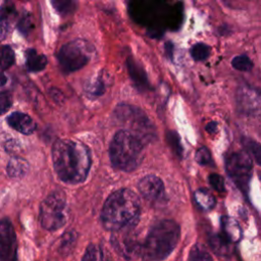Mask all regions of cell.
Instances as JSON below:
<instances>
[{"label": "cell", "instance_id": "1", "mask_svg": "<svg viewBox=\"0 0 261 261\" xmlns=\"http://www.w3.org/2000/svg\"><path fill=\"white\" fill-rule=\"evenodd\" d=\"M52 161L58 177L72 185L83 182L87 178L92 163L88 147L70 139H61L54 143Z\"/></svg>", "mask_w": 261, "mask_h": 261}, {"label": "cell", "instance_id": "2", "mask_svg": "<svg viewBox=\"0 0 261 261\" xmlns=\"http://www.w3.org/2000/svg\"><path fill=\"white\" fill-rule=\"evenodd\" d=\"M140 212L138 196L128 189H120L113 192L105 201L101 212V221L106 229L120 231L135 226Z\"/></svg>", "mask_w": 261, "mask_h": 261}, {"label": "cell", "instance_id": "3", "mask_svg": "<svg viewBox=\"0 0 261 261\" xmlns=\"http://www.w3.org/2000/svg\"><path fill=\"white\" fill-rule=\"evenodd\" d=\"M180 236L178 224L169 219L157 222L149 231L142 244L143 261H162L175 248Z\"/></svg>", "mask_w": 261, "mask_h": 261}, {"label": "cell", "instance_id": "4", "mask_svg": "<svg viewBox=\"0 0 261 261\" xmlns=\"http://www.w3.org/2000/svg\"><path fill=\"white\" fill-rule=\"evenodd\" d=\"M109 155L114 167L123 171H133L144 158V143L129 132L119 130L110 143Z\"/></svg>", "mask_w": 261, "mask_h": 261}, {"label": "cell", "instance_id": "5", "mask_svg": "<svg viewBox=\"0 0 261 261\" xmlns=\"http://www.w3.org/2000/svg\"><path fill=\"white\" fill-rule=\"evenodd\" d=\"M114 116L116 121L125 126L126 132H129L143 143L150 142L155 138V127L148 116L138 107L121 104L118 105Z\"/></svg>", "mask_w": 261, "mask_h": 261}, {"label": "cell", "instance_id": "6", "mask_svg": "<svg viewBox=\"0 0 261 261\" xmlns=\"http://www.w3.org/2000/svg\"><path fill=\"white\" fill-rule=\"evenodd\" d=\"M66 197L63 191L50 193L40 207V221L44 228L56 230L66 221Z\"/></svg>", "mask_w": 261, "mask_h": 261}, {"label": "cell", "instance_id": "7", "mask_svg": "<svg viewBox=\"0 0 261 261\" xmlns=\"http://www.w3.org/2000/svg\"><path fill=\"white\" fill-rule=\"evenodd\" d=\"M93 47L86 41L75 40L63 45L58 52V62L63 72H72L90 60Z\"/></svg>", "mask_w": 261, "mask_h": 261}, {"label": "cell", "instance_id": "8", "mask_svg": "<svg viewBox=\"0 0 261 261\" xmlns=\"http://www.w3.org/2000/svg\"><path fill=\"white\" fill-rule=\"evenodd\" d=\"M225 169L232 182L243 192H247L253 169L250 156L244 152L231 153L226 158Z\"/></svg>", "mask_w": 261, "mask_h": 261}, {"label": "cell", "instance_id": "9", "mask_svg": "<svg viewBox=\"0 0 261 261\" xmlns=\"http://www.w3.org/2000/svg\"><path fill=\"white\" fill-rule=\"evenodd\" d=\"M17 241L11 222L4 218L0 220V261H16Z\"/></svg>", "mask_w": 261, "mask_h": 261}, {"label": "cell", "instance_id": "10", "mask_svg": "<svg viewBox=\"0 0 261 261\" xmlns=\"http://www.w3.org/2000/svg\"><path fill=\"white\" fill-rule=\"evenodd\" d=\"M138 187L142 196L150 202L160 201L164 197L163 181L154 174L144 176L139 181Z\"/></svg>", "mask_w": 261, "mask_h": 261}, {"label": "cell", "instance_id": "11", "mask_svg": "<svg viewBox=\"0 0 261 261\" xmlns=\"http://www.w3.org/2000/svg\"><path fill=\"white\" fill-rule=\"evenodd\" d=\"M237 100L239 108L245 113L253 114L261 110V94L250 87L240 88Z\"/></svg>", "mask_w": 261, "mask_h": 261}, {"label": "cell", "instance_id": "12", "mask_svg": "<svg viewBox=\"0 0 261 261\" xmlns=\"http://www.w3.org/2000/svg\"><path fill=\"white\" fill-rule=\"evenodd\" d=\"M113 244L116 250L126 259H130L136 257L137 255H141L142 245L130 236L129 232L123 234H116L113 237Z\"/></svg>", "mask_w": 261, "mask_h": 261}, {"label": "cell", "instance_id": "13", "mask_svg": "<svg viewBox=\"0 0 261 261\" xmlns=\"http://www.w3.org/2000/svg\"><path fill=\"white\" fill-rule=\"evenodd\" d=\"M8 124L23 135H31L36 130V123L32 117L22 112H13L7 117Z\"/></svg>", "mask_w": 261, "mask_h": 261}, {"label": "cell", "instance_id": "14", "mask_svg": "<svg viewBox=\"0 0 261 261\" xmlns=\"http://www.w3.org/2000/svg\"><path fill=\"white\" fill-rule=\"evenodd\" d=\"M209 245L212 251L218 256L227 257V256H230L233 252L231 243L222 233L212 234L209 238Z\"/></svg>", "mask_w": 261, "mask_h": 261}, {"label": "cell", "instance_id": "15", "mask_svg": "<svg viewBox=\"0 0 261 261\" xmlns=\"http://www.w3.org/2000/svg\"><path fill=\"white\" fill-rule=\"evenodd\" d=\"M221 227L222 234L230 242L236 243L239 242L242 238V229L239 223L231 217L222 216L221 217Z\"/></svg>", "mask_w": 261, "mask_h": 261}, {"label": "cell", "instance_id": "16", "mask_svg": "<svg viewBox=\"0 0 261 261\" xmlns=\"http://www.w3.org/2000/svg\"><path fill=\"white\" fill-rule=\"evenodd\" d=\"M126 65H127V70L129 72L130 77L133 79L135 85L137 86V88L144 90L146 88H148L149 84H148V80L146 76V73L144 71V69L142 68V66H140L134 59L128 58L126 61Z\"/></svg>", "mask_w": 261, "mask_h": 261}, {"label": "cell", "instance_id": "17", "mask_svg": "<svg viewBox=\"0 0 261 261\" xmlns=\"http://www.w3.org/2000/svg\"><path fill=\"white\" fill-rule=\"evenodd\" d=\"M27 67L31 71H40L46 67L47 57L43 54L38 53L34 49H29L25 52Z\"/></svg>", "mask_w": 261, "mask_h": 261}, {"label": "cell", "instance_id": "18", "mask_svg": "<svg viewBox=\"0 0 261 261\" xmlns=\"http://www.w3.org/2000/svg\"><path fill=\"white\" fill-rule=\"evenodd\" d=\"M28 169V162L20 157L11 158L7 165V173L10 177H21L27 173Z\"/></svg>", "mask_w": 261, "mask_h": 261}, {"label": "cell", "instance_id": "19", "mask_svg": "<svg viewBox=\"0 0 261 261\" xmlns=\"http://www.w3.org/2000/svg\"><path fill=\"white\" fill-rule=\"evenodd\" d=\"M195 201L196 204L202 209V210H211L215 206V198L213 195L205 190V189H199L195 192Z\"/></svg>", "mask_w": 261, "mask_h": 261}, {"label": "cell", "instance_id": "20", "mask_svg": "<svg viewBox=\"0 0 261 261\" xmlns=\"http://www.w3.org/2000/svg\"><path fill=\"white\" fill-rule=\"evenodd\" d=\"M14 14V8L12 6H8L7 4L2 6L0 9V33L4 35V37L10 29Z\"/></svg>", "mask_w": 261, "mask_h": 261}, {"label": "cell", "instance_id": "21", "mask_svg": "<svg viewBox=\"0 0 261 261\" xmlns=\"http://www.w3.org/2000/svg\"><path fill=\"white\" fill-rule=\"evenodd\" d=\"M83 261H107L103 249L95 244H91L83 257Z\"/></svg>", "mask_w": 261, "mask_h": 261}, {"label": "cell", "instance_id": "22", "mask_svg": "<svg viewBox=\"0 0 261 261\" xmlns=\"http://www.w3.org/2000/svg\"><path fill=\"white\" fill-rule=\"evenodd\" d=\"M14 51L9 45L0 46V67L2 69L9 68L14 63Z\"/></svg>", "mask_w": 261, "mask_h": 261}, {"label": "cell", "instance_id": "23", "mask_svg": "<svg viewBox=\"0 0 261 261\" xmlns=\"http://www.w3.org/2000/svg\"><path fill=\"white\" fill-rule=\"evenodd\" d=\"M188 261H213V259L203 246L195 245L190 252Z\"/></svg>", "mask_w": 261, "mask_h": 261}, {"label": "cell", "instance_id": "24", "mask_svg": "<svg viewBox=\"0 0 261 261\" xmlns=\"http://www.w3.org/2000/svg\"><path fill=\"white\" fill-rule=\"evenodd\" d=\"M211 49L208 45L204 43H197L191 48V55L196 61H202L208 58Z\"/></svg>", "mask_w": 261, "mask_h": 261}, {"label": "cell", "instance_id": "25", "mask_svg": "<svg viewBox=\"0 0 261 261\" xmlns=\"http://www.w3.org/2000/svg\"><path fill=\"white\" fill-rule=\"evenodd\" d=\"M231 65L234 69L240 71H249L253 67V62L246 55H239L233 57L231 60Z\"/></svg>", "mask_w": 261, "mask_h": 261}, {"label": "cell", "instance_id": "26", "mask_svg": "<svg viewBox=\"0 0 261 261\" xmlns=\"http://www.w3.org/2000/svg\"><path fill=\"white\" fill-rule=\"evenodd\" d=\"M244 145H245L246 149L251 153V155L253 156L255 161L259 165H261V144H259L255 141L246 139V140H244Z\"/></svg>", "mask_w": 261, "mask_h": 261}, {"label": "cell", "instance_id": "27", "mask_svg": "<svg viewBox=\"0 0 261 261\" xmlns=\"http://www.w3.org/2000/svg\"><path fill=\"white\" fill-rule=\"evenodd\" d=\"M166 138H167V142L169 144V146L171 147L172 151L178 156V157H181L182 155V148H181V145H180V140H179V137L178 135L173 132V130H169L166 135Z\"/></svg>", "mask_w": 261, "mask_h": 261}, {"label": "cell", "instance_id": "28", "mask_svg": "<svg viewBox=\"0 0 261 261\" xmlns=\"http://www.w3.org/2000/svg\"><path fill=\"white\" fill-rule=\"evenodd\" d=\"M55 9L61 14H68L75 9L76 3L73 1H52Z\"/></svg>", "mask_w": 261, "mask_h": 261}, {"label": "cell", "instance_id": "29", "mask_svg": "<svg viewBox=\"0 0 261 261\" xmlns=\"http://www.w3.org/2000/svg\"><path fill=\"white\" fill-rule=\"evenodd\" d=\"M195 159L200 165H210L212 163L211 154L206 147H201L196 151Z\"/></svg>", "mask_w": 261, "mask_h": 261}, {"label": "cell", "instance_id": "30", "mask_svg": "<svg viewBox=\"0 0 261 261\" xmlns=\"http://www.w3.org/2000/svg\"><path fill=\"white\" fill-rule=\"evenodd\" d=\"M12 105V96L9 91L0 92V115L6 113Z\"/></svg>", "mask_w": 261, "mask_h": 261}, {"label": "cell", "instance_id": "31", "mask_svg": "<svg viewBox=\"0 0 261 261\" xmlns=\"http://www.w3.org/2000/svg\"><path fill=\"white\" fill-rule=\"evenodd\" d=\"M33 27L32 22V17L30 16L29 13H24L20 16L18 22H17V29L22 35H27Z\"/></svg>", "mask_w": 261, "mask_h": 261}, {"label": "cell", "instance_id": "32", "mask_svg": "<svg viewBox=\"0 0 261 261\" xmlns=\"http://www.w3.org/2000/svg\"><path fill=\"white\" fill-rule=\"evenodd\" d=\"M209 184L215 191L219 193H223L225 191L224 179L217 173H212L209 175Z\"/></svg>", "mask_w": 261, "mask_h": 261}, {"label": "cell", "instance_id": "33", "mask_svg": "<svg viewBox=\"0 0 261 261\" xmlns=\"http://www.w3.org/2000/svg\"><path fill=\"white\" fill-rule=\"evenodd\" d=\"M104 90V85H103V81L101 79H97L92 86L89 88L88 91H90L93 95H101L102 92Z\"/></svg>", "mask_w": 261, "mask_h": 261}, {"label": "cell", "instance_id": "34", "mask_svg": "<svg viewBox=\"0 0 261 261\" xmlns=\"http://www.w3.org/2000/svg\"><path fill=\"white\" fill-rule=\"evenodd\" d=\"M205 128L209 134H215L217 132V123L215 121H210L206 124Z\"/></svg>", "mask_w": 261, "mask_h": 261}, {"label": "cell", "instance_id": "35", "mask_svg": "<svg viewBox=\"0 0 261 261\" xmlns=\"http://www.w3.org/2000/svg\"><path fill=\"white\" fill-rule=\"evenodd\" d=\"M6 81H7L6 76L4 75V73H2V72L0 71V86L5 85V84H6Z\"/></svg>", "mask_w": 261, "mask_h": 261}]
</instances>
